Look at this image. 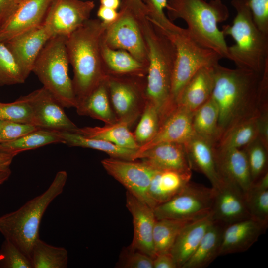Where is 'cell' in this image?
<instances>
[{"label": "cell", "mask_w": 268, "mask_h": 268, "mask_svg": "<svg viewBox=\"0 0 268 268\" xmlns=\"http://www.w3.org/2000/svg\"><path fill=\"white\" fill-rule=\"evenodd\" d=\"M262 73L216 65L211 97L218 109L220 139L233 126L258 112Z\"/></svg>", "instance_id": "cell-1"}, {"label": "cell", "mask_w": 268, "mask_h": 268, "mask_svg": "<svg viewBox=\"0 0 268 268\" xmlns=\"http://www.w3.org/2000/svg\"><path fill=\"white\" fill-rule=\"evenodd\" d=\"M106 27L102 21L89 19L66 37V49L73 68L72 82L77 103L107 75L101 52Z\"/></svg>", "instance_id": "cell-2"}, {"label": "cell", "mask_w": 268, "mask_h": 268, "mask_svg": "<svg viewBox=\"0 0 268 268\" xmlns=\"http://www.w3.org/2000/svg\"><path fill=\"white\" fill-rule=\"evenodd\" d=\"M138 20L148 61L145 99L157 108L163 120L176 106L170 100L175 49L170 39L146 16Z\"/></svg>", "instance_id": "cell-3"}, {"label": "cell", "mask_w": 268, "mask_h": 268, "mask_svg": "<svg viewBox=\"0 0 268 268\" xmlns=\"http://www.w3.org/2000/svg\"><path fill=\"white\" fill-rule=\"evenodd\" d=\"M166 9L169 19H183L199 44L228 59V46L218 24L227 20L229 13L221 0H168Z\"/></svg>", "instance_id": "cell-4"}, {"label": "cell", "mask_w": 268, "mask_h": 268, "mask_svg": "<svg viewBox=\"0 0 268 268\" xmlns=\"http://www.w3.org/2000/svg\"><path fill=\"white\" fill-rule=\"evenodd\" d=\"M67 177L66 171L58 172L43 193L29 200L17 210L0 217V232L29 258L34 243L39 238L42 217L51 202L63 192Z\"/></svg>", "instance_id": "cell-5"}, {"label": "cell", "mask_w": 268, "mask_h": 268, "mask_svg": "<svg viewBox=\"0 0 268 268\" xmlns=\"http://www.w3.org/2000/svg\"><path fill=\"white\" fill-rule=\"evenodd\" d=\"M236 11L232 24L223 26L224 35L231 36L235 44L228 47V59L237 68L262 74L268 64V36L254 24L243 0H232Z\"/></svg>", "instance_id": "cell-6"}, {"label": "cell", "mask_w": 268, "mask_h": 268, "mask_svg": "<svg viewBox=\"0 0 268 268\" xmlns=\"http://www.w3.org/2000/svg\"><path fill=\"white\" fill-rule=\"evenodd\" d=\"M66 41L64 36L52 37L38 55L32 72L63 107L75 108L77 100L68 75Z\"/></svg>", "instance_id": "cell-7"}, {"label": "cell", "mask_w": 268, "mask_h": 268, "mask_svg": "<svg viewBox=\"0 0 268 268\" xmlns=\"http://www.w3.org/2000/svg\"><path fill=\"white\" fill-rule=\"evenodd\" d=\"M163 32L175 49L170 100L172 104L176 106L182 90L195 73L204 66L218 63L222 58L214 51L199 44L187 29L173 24Z\"/></svg>", "instance_id": "cell-8"}, {"label": "cell", "mask_w": 268, "mask_h": 268, "mask_svg": "<svg viewBox=\"0 0 268 268\" xmlns=\"http://www.w3.org/2000/svg\"><path fill=\"white\" fill-rule=\"evenodd\" d=\"M215 189L189 182L168 201L153 208L156 219L196 220L211 213Z\"/></svg>", "instance_id": "cell-9"}, {"label": "cell", "mask_w": 268, "mask_h": 268, "mask_svg": "<svg viewBox=\"0 0 268 268\" xmlns=\"http://www.w3.org/2000/svg\"><path fill=\"white\" fill-rule=\"evenodd\" d=\"M119 14L115 21L106 25L103 42L111 49L128 52L148 66L146 47L137 15L124 0Z\"/></svg>", "instance_id": "cell-10"}, {"label": "cell", "mask_w": 268, "mask_h": 268, "mask_svg": "<svg viewBox=\"0 0 268 268\" xmlns=\"http://www.w3.org/2000/svg\"><path fill=\"white\" fill-rule=\"evenodd\" d=\"M134 161L110 157L102 160L101 164L127 191L153 209L148 190L151 179L158 170L142 161Z\"/></svg>", "instance_id": "cell-11"}, {"label": "cell", "mask_w": 268, "mask_h": 268, "mask_svg": "<svg viewBox=\"0 0 268 268\" xmlns=\"http://www.w3.org/2000/svg\"><path fill=\"white\" fill-rule=\"evenodd\" d=\"M93 1L53 0L43 24L53 37H67L89 19Z\"/></svg>", "instance_id": "cell-12"}, {"label": "cell", "mask_w": 268, "mask_h": 268, "mask_svg": "<svg viewBox=\"0 0 268 268\" xmlns=\"http://www.w3.org/2000/svg\"><path fill=\"white\" fill-rule=\"evenodd\" d=\"M20 98L30 106L34 125L43 129L72 132L78 128L67 116L64 107L43 87Z\"/></svg>", "instance_id": "cell-13"}, {"label": "cell", "mask_w": 268, "mask_h": 268, "mask_svg": "<svg viewBox=\"0 0 268 268\" xmlns=\"http://www.w3.org/2000/svg\"><path fill=\"white\" fill-rule=\"evenodd\" d=\"M106 82L118 120L131 126L142 113L145 98L136 83L128 79L107 74Z\"/></svg>", "instance_id": "cell-14"}, {"label": "cell", "mask_w": 268, "mask_h": 268, "mask_svg": "<svg viewBox=\"0 0 268 268\" xmlns=\"http://www.w3.org/2000/svg\"><path fill=\"white\" fill-rule=\"evenodd\" d=\"M126 207L133 217L134 235L130 249L140 251L153 259L156 256L153 233L156 220L153 209L129 192Z\"/></svg>", "instance_id": "cell-15"}, {"label": "cell", "mask_w": 268, "mask_h": 268, "mask_svg": "<svg viewBox=\"0 0 268 268\" xmlns=\"http://www.w3.org/2000/svg\"><path fill=\"white\" fill-rule=\"evenodd\" d=\"M214 189L211 211L214 221L226 226L250 218L245 194L239 187L225 181L219 187Z\"/></svg>", "instance_id": "cell-16"}, {"label": "cell", "mask_w": 268, "mask_h": 268, "mask_svg": "<svg viewBox=\"0 0 268 268\" xmlns=\"http://www.w3.org/2000/svg\"><path fill=\"white\" fill-rule=\"evenodd\" d=\"M53 0H21L0 29V41L5 42L42 25Z\"/></svg>", "instance_id": "cell-17"}, {"label": "cell", "mask_w": 268, "mask_h": 268, "mask_svg": "<svg viewBox=\"0 0 268 268\" xmlns=\"http://www.w3.org/2000/svg\"><path fill=\"white\" fill-rule=\"evenodd\" d=\"M52 37L43 23L35 28L3 42L12 54L25 79L32 72L40 52Z\"/></svg>", "instance_id": "cell-18"}, {"label": "cell", "mask_w": 268, "mask_h": 268, "mask_svg": "<svg viewBox=\"0 0 268 268\" xmlns=\"http://www.w3.org/2000/svg\"><path fill=\"white\" fill-rule=\"evenodd\" d=\"M193 114V112L176 105L163 120L155 136L140 146L136 154L162 143L184 144L195 134L192 127Z\"/></svg>", "instance_id": "cell-19"}, {"label": "cell", "mask_w": 268, "mask_h": 268, "mask_svg": "<svg viewBox=\"0 0 268 268\" xmlns=\"http://www.w3.org/2000/svg\"><path fill=\"white\" fill-rule=\"evenodd\" d=\"M138 159L158 170L191 172L185 146L177 143H162L136 154Z\"/></svg>", "instance_id": "cell-20"}, {"label": "cell", "mask_w": 268, "mask_h": 268, "mask_svg": "<svg viewBox=\"0 0 268 268\" xmlns=\"http://www.w3.org/2000/svg\"><path fill=\"white\" fill-rule=\"evenodd\" d=\"M214 150L216 163L223 178L237 185L245 194L252 183L243 149L214 145Z\"/></svg>", "instance_id": "cell-21"}, {"label": "cell", "mask_w": 268, "mask_h": 268, "mask_svg": "<svg viewBox=\"0 0 268 268\" xmlns=\"http://www.w3.org/2000/svg\"><path fill=\"white\" fill-rule=\"evenodd\" d=\"M184 145L192 169L204 174L214 189L224 183L216 163L213 144L195 134Z\"/></svg>", "instance_id": "cell-22"}, {"label": "cell", "mask_w": 268, "mask_h": 268, "mask_svg": "<svg viewBox=\"0 0 268 268\" xmlns=\"http://www.w3.org/2000/svg\"><path fill=\"white\" fill-rule=\"evenodd\" d=\"M266 229L251 218L225 226L222 233L219 256L246 251Z\"/></svg>", "instance_id": "cell-23"}, {"label": "cell", "mask_w": 268, "mask_h": 268, "mask_svg": "<svg viewBox=\"0 0 268 268\" xmlns=\"http://www.w3.org/2000/svg\"><path fill=\"white\" fill-rule=\"evenodd\" d=\"M218 63L204 66L197 71L184 87L176 105L194 112L206 102L214 89L215 66Z\"/></svg>", "instance_id": "cell-24"}, {"label": "cell", "mask_w": 268, "mask_h": 268, "mask_svg": "<svg viewBox=\"0 0 268 268\" xmlns=\"http://www.w3.org/2000/svg\"><path fill=\"white\" fill-rule=\"evenodd\" d=\"M213 221L210 213L191 221L182 230L169 252L178 268H182L192 256Z\"/></svg>", "instance_id": "cell-25"}, {"label": "cell", "mask_w": 268, "mask_h": 268, "mask_svg": "<svg viewBox=\"0 0 268 268\" xmlns=\"http://www.w3.org/2000/svg\"><path fill=\"white\" fill-rule=\"evenodd\" d=\"M191 172L175 170H157L153 176L148 190L153 208L179 193L190 181Z\"/></svg>", "instance_id": "cell-26"}, {"label": "cell", "mask_w": 268, "mask_h": 268, "mask_svg": "<svg viewBox=\"0 0 268 268\" xmlns=\"http://www.w3.org/2000/svg\"><path fill=\"white\" fill-rule=\"evenodd\" d=\"M75 108L79 115L90 116L105 124H113L118 121L110 105L106 78L78 102Z\"/></svg>", "instance_id": "cell-27"}, {"label": "cell", "mask_w": 268, "mask_h": 268, "mask_svg": "<svg viewBox=\"0 0 268 268\" xmlns=\"http://www.w3.org/2000/svg\"><path fill=\"white\" fill-rule=\"evenodd\" d=\"M130 127L127 123L118 121L103 127L78 128L73 132L86 137L106 141L121 147L138 150L139 146L134 134L130 130Z\"/></svg>", "instance_id": "cell-28"}, {"label": "cell", "mask_w": 268, "mask_h": 268, "mask_svg": "<svg viewBox=\"0 0 268 268\" xmlns=\"http://www.w3.org/2000/svg\"><path fill=\"white\" fill-rule=\"evenodd\" d=\"M224 225L213 221L201 239L197 249L182 268H203L218 256Z\"/></svg>", "instance_id": "cell-29"}, {"label": "cell", "mask_w": 268, "mask_h": 268, "mask_svg": "<svg viewBox=\"0 0 268 268\" xmlns=\"http://www.w3.org/2000/svg\"><path fill=\"white\" fill-rule=\"evenodd\" d=\"M101 52L106 72L107 69L112 75L142 76L147 70V65L138 61L125 50L109 48L102 39Z\"/></svg>", "instance_id": "cell-30"}, {"label": "cell", "mask_w": 268, "mask_h": 268, "mask_svg": "<svg viewBox=\"0 0 268 268\" xmlns=\"http://www.w3.org/2000/svg\"><path fill=\"white\" fill-rule=\"evenodd\" d=\"M192 127L196 135L214 145L219 142V112L211 97L193 112Z\"/></svg>", "instance_id": "cell-31"}, {"label": "cell", "mask_w": 268, "mask_h": 268, "mask_svg": "<svg viewBox=\"0 0 268 268\" xmlns=\"http://www.w3.org/2000/svg\"><path fill=\"white\" fill-rule=\"evenodd\" d=\"M56 143H64L60 131L40 128L16 139L0 142V151L17 155L24 151Z\"/></svg>", "instance_id": "cell-32"}, {"label": "cell", "mask_w": 268, "mask_h": 268, "mask_svg": "<svg viewBox=\"0 0 268 268\" xmlns=\"http://www.w3.org/2000/svg\"><path fill=\"white\" fill-rule=\"evenodd\" d=\"M60 133L64 144L69 146L91 148L104 152L112 158L135 160L137 150L121 147L106 141L86 137L74 132L60 131Z\"/></svg>", "instance_id": "cell-33"}, {"label": "cell", "mask_w": 268, "mask_h": 268, "mask_svg": "<svg viewBox=\"0 0 268 268\" xmlns=\"http://www.w3.org/2000/svg\"><path fill=\"white\" fill-rule=\"evenodd\" d=\"M250 218L266 228L268 226V172L252 184L245 193Z\"/></svg>", "instance_id": "cell-34"}, {"label": "cell", "mask_w": 268, "mask_h": 268, "mask_svg": "<svg viewBox=\"0 0 268 268\" xmlns=\"http://www.w3.org/2000/svg\"><path fill=\"white\" fill-rule=\"evenodd\" d=\"M32 268H66L68 262L67 250L49 245L38 238L30 254Z\"/></svg>", "instance_id": "cell-35"}, {"label": "cell", "mask_w": 268, "mask_h": 268, "mask_svg": "<svg viewBox=\"0 0 268 268\" xmlns=\"http://www.w3.org/2000/svg\"><path fill=\"white\" fill-rule=\"evenodd\" d=\"M259 111L231 128L215 145L242 148L258 136Z\"/></svg>", "instance_id": "cell-36"}, {"label": "cell", "mask_w": 268, "mask_h": 268, "mask_svg": "<svg viewBox=\"0 0 268 268\" xmlns=\"http://www.w3.org/2000/svg\"><path fill=\"white\" fill-rule=\"evenodd\" d=\"M192 221L172 219H156L153 233V242L156 255L169 252L180 232Z\"/></svg>", "instance_id": "cell-37"}, {"label": "cell", "mask_w": 268, "mask_h": 268, "mask_svg": "<svg viewBox=\"0 0 268 268\" xmlns=\"http://www.w3.org/2000/svg\"><path fill=\"white\" fill-rule=\"evenodd\" d=\"M162 121L157 108L146 100L141 116L134 135L139 147L150 141L156 134Z\"/></svg>", "instance_id": "cell-38"}, {"label": "cell", "mask_w": 268, "mask_h": 268, "mask_svg": "<svg viewBox=\"0 0 268 268\" xmlns=\"http://www.w3.org/2000/svg\"><path fill=\"white\" fill-rule=\"evenodd\" d=\"M242 149L247 159L253 184L268 172V148L258 136Z\"/></svg>", "instance_id": "cell-39"}, {"label": "cell", "mask_w": 268, "mask_h": 268, "mask_svg": "<svg viewBox=\"0 0 268 268\" xmlns=\"http://www.w3.org/2000/svg\"><path fill=\"white\" fill-rule=\"evenodd\" d=\"M25 80L12 54L0 41V86L22 84Z\"/></svg>", "instance_id": "cell-40"}, {"label": "cell", "mask_w": 268, "mask_h": 268, "mask_svg": "<svg viewBox=\"0 0 268 268\" xmlns=\"http://www.w3.org/2000/svg\"><path fill=\"white\" fill-rule=\"evenodd\" d=\"M0 268H32L30 258L11 241L5 239L0 250Z\"/></svg>", "instance_id": "cell-41"}, {"label": "cell", "mask_w": 268, "mask_h": 268, "mask_svg": "<svg viewBox=\"0 0 268 268\" xmlns=\"http://www.w3.org/2000/svg\"><path fill=\"white\" fill-rule=\"evenodd\" d=\"M0 120L33 124L31 109L20 97L11 103H0Z\"/></svg>", "instance_id": "cell-42"}, {"label": "cell", "mask_w": 268, "mask_h": 268, "mask_svg": "<svg viewBox=\"0 0 268 268\" xmlns=\"http://www.w3.org/2000/svg\"><path fill=\"white\" fill-rule=\"evenodd\" d=\"M147 12V18L161 30L168 29L173 23L165 15L168 0H141Z\"/></svg>", "instance_id": "cell-43"}, {"label": "cell", "mask_w": 268, "mask_h": 268, "mask_svg": "<svg viewBox=\"0 0 268 268\" xmlns=\"http://www.w3.org/2000/svg\"><path fill=\"white\" fill-rule=\"evenodd\" d=\"M253 21L263 34L268 36V0H243Z\"/></svg>", "instance_id": "cell-44"}, {"label": "cell", "mask_w": 268, "mask_h": 268, "mask_svg": "<svg viewBox=\"0 0 268 268\" xmlns=\"http://www.w3.org/2000/svg\"><path fill=\"white\" fill-rule=\"evenodd\" d=\"M40 128L31 124L5 121L0 129V142L16 139Z\"/></svg>", "instance_id": "cell-45"}, {"label": "cell", "mask_w": 268, "mask_h": 268, "mask_svg": "<svg viewBox=\"0 0 268 268\" xmlns=\"http://www.w3.org/2000/svg\"><path fill=\"white\" fill-rule=\"evenodd\" d=\"M124 260V268H153V258L136 250L129 249Z\"/></svg>", "instance_id": "cell-46"}, {"label": "cell", "mask_w": 268, "mask_h": 268, "mask_svg": "<svg viewBox=\"0 0 268 268\" xmlns=\"http://www.w3.org/2000/svg\"><path fill=\"white\" fill-rule=\"evenodd\" d=\"M258 137L268 148V107L258 109Z\"/></svg>", "instance_id": "cell-47"}, {"label": "cell", "mask_w": 268, "mask_h": 268, "mask_svg": "<svg viewBox=\"0 0 268 268\" xmlns=\"http://www.w3.org/2000/svg\"><path fill=\"white\" fill-rule=\"evenodd\" d=\"M20 0H0V29L7 22Z\"/></svg>", "instance_id": "cell-48"}, {"label": "cell", "mask_w": 268, "mask_h": 268, "mask_svg": "<svg viewBox=\"0 0 268 268\" xmlns=\"http://www.w3.org/2000/svg\"><path fill=\"white\" fill-rule=\"evenodd\" d=\"M153 268H178L170 252L159 254L153 259Z\"/></svg>", "instance_id": "cell-49"}, {"label": "cell", "mask_w": 268, "mask_h": 268, "mask_svg": "<svg viewBox=\"0 0 268 268\" xmlns=\"http://www.w3.org/2000/svg\"><path fill=\"white\" fill-rule=\"evenodd\" d=\"M119 14V12H117L116 10L102 5H100L97 13V16L106 25L111 24L115 21Z\"/></svg>", "instance_id": "cell-50"}, {"label": "cell", "mask_w": 268, "mask_h": 268, "mask_svg": "<svg viewBox=\"0 0 268 268\" xmlns=\"http://www.w3.org/2000/svg\"><path fill=\"white\" fill-rule=\"evenodd\" d=\"M124 0L136 15L147 16L146 8L141 0Z\"/></svg>", "instance_id": "cell-51"}, {"label": "cell", "mask_w": 268, "mask_h": 268, "mask_svg": "<svg viewBox=\"0 0 268 268\" xmlns=\"http://www.w3.org/2000/svg\"><path fill=\"white\" fill-rule=\"evenodd\" d=\"M16 155L0 151V171L10 168L12 161Z\"/></svg>", "instance_id": "cell-52"}, {"label": "cell", "mask_w": 268, "mask_h": 268, "mask_svg": "<svg viewBox=\"0 0 268 268\" xmlns=\"http://www.w3.org/2000/svg\"><path fill=\"white\" fill-rule=\"evenodd\" d=\"M101 5L117 10L120 5V0H100Z\"/></svg>", "instance_id": "cell-53"}, {"label": "cell", "mask_w": 268, "mask_h": 268, "mask_svg": "<svg viewBox=\"0 0 268 268\" xmlns=\"http://www.w3.org/2000/svg\"><path fill=\"white\" fill-rule=\"evenodd\" d=\"M11 173L10 168L0 171V186L9 178Z\"/></svg>", "instance_id": "cell-54"}, {"label": "cell", "mask_w": 268, "mask_h": 268, "mask_svg": "<svg viewBox=\"0 0 268 268\" xmlns=\"http://www.w3.org/2000/svg\"><path fill=\"white\" fill-rule=\"evenodd\" d=\"M4 121H5L0 120V129H1V127L2 126Z\"/></svg>", "instance_id": "cell-55"}, {"label": "cell", "mask_w": 268, "mask_h": 268, "mask_svg": "<svg viewBox=\"0 0 268 268\" xmlns=\"http://www.w3.org/2000/svg\"></svg>", "instance_id": "cell-56"}, {"label": "cell", "mask_w": 268, "mask_h": 268, "mask_svg": "<svg viewBox=\"0 0 268 268\" xmlns=\"http://www.w3.org/2000/svg\"></svg>", "instance_id": "cell-57"}]
</instances>
